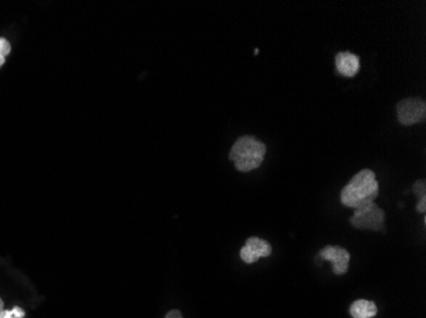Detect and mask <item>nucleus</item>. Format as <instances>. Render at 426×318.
Wrapping results in <instances>:
<instances>
[{
    "instance_id": "nucleus-1",
    "label": "nucleus",
    "mask_w": 426,
    "mask_h": 318,
    "mask_svg": "<svg viewBox=\"0 0 426 318\" xmlns=\"http://www.w3.org/2000/svg\"><path fill=\"white\" fill-rule=\"evenodd\" d=\"M379 195L377 176L371 170L356 173L341 191V202L347 208L358 209L369 205Z\"/></svg>"
},
{
    "instance_id": "nucleus-2",
    "label": "nucleus",
    "mask_w": 426,
    "mask_h": 318,
    "mask_svg": "<svg viewBox=\"0 0 426 318\" xmlns=\"http://www.w3.org/2000/svg\"><path fill=\"white\" fill-rule=\"evenodd\" d=\"M267 147L257 138L245 135L235 141L230 150L229 158L235 168L240 172H250L260 168L266 157Z\"/></svg>"
},
{
    "instance_id": "nucleus-3",
    "label": "nucleus",
    "mask_w": 426,
    "mask_h": 318,
    "mask_svg": "<svg viewBox=\"0 0 426 318\" xmlns=\"http://www.w3.org/2000/svg\"><path fill=\"white\" fill-rule=\"evenodd\" d=\"M385 213L377 204L371 202L363 208L355 209V213L350 218V223L353 228L361 231H382L384 228Z\"/></svg>"
},
{
    "instance_id": "nucleus-4",
    "label": "nucleus",
    "mask_w": 426,
    "mask_h": 318,
    "mask_svg": "<svg viewBox=\"0 0 426 318\" xmlns=\"http://www.w3.org/2000/svg\"><path fill=\"white\" fill-rule=\"evenodd\" d=\"M397 117L403 126L425 121L426 102L421 98H406L397 104Z\"/></svg>"
},
{
    "instance_id": "nucleus-5",
    "label": "nucleus",
    "mask_w": 426,
    "mask_h": 318,
    "mask_svg": "<svg viewBox=\"0 0 426 318\" xmlns=\"http://www.w3.org/2000/svg\"><path fill=\"white\" fill-rule=\"evenodd\" d=\"M319 257L329 261L334 265V273L336 275H345L348 271L350 263V253L346 248L340 246H327L321 248Z\"/></svg>"
},
{
    "instance_id": "nucleus-6",
    "label": "nucleus",
    "mask_w": 426,
    "mask_h": 318,
    "mask_svg": "<svg viewBox=\"0 0 426 318\" xmlns=\"http://www.w3.org/2000/svg\"><path fill=\"white\" fill-rule=\"evenodd\" d=\"M272 253V246L258 237L247 238L244 247L241 248V260L245 263H257L260 257H268Z\"/></svg>"
},
{
    "instance_id": "nucleus-7",
    "label": "nucleus",
    "mask_w": 426,
    "mask_h": 318,
    "mask_svg": "<svg viewBox=\"0 0 426 318\" xmlns=\"http://www.w3.org/2000/svg\"><path fill=\"white\" fill-rule=\"evenodd\" d=\"M336 69L342 77L352 78L360 72V59L352 53H339L336 55Z\"/></svg>"
},
{
    "instance_id": "nucleus-8",
    "label": "nucleus",
    "mask_w": 426,
    "mask_h": 318,
    "mask_svg": "<svg viewBox=\"0 0 426 318\" xmlns=\"http://www.w3.org/2000/svg\"><path fill=\"white\" fill-rule=\"evenodd\" d=\"M377 305L373 300H355L350 307L352 318H373L377 316Z\"/></svg>"
},
{
    "instance_id": "nucleus-9",
    "label": "nucleus",
    "mask_w": 426,
    "mask_h": 318,
    "mask_svg": "<svg viewBox=\"0 0 426 318\" xmlns=\"http://www.w3.org/2000/svg\"><path fill=\"white\" fill-rule=\"evenodd\" d=\"M412 190H414L416 196L420 199L419 202H417V205H416V212L417 213H425L426 210V187H425V181L424 180H421V181H416L415 182L414 186H412Z\"/></svg>"
},
{
    "instance_id": "nucleus-10",
    "label": "nucleus",
    "mask_w": 426,
    "mask_h": 318,
    "mask_svg": "<svg viewBox=\"0 0 426 318\" xmlns=\"http://www.w3.org/2000/svg\"><path fill=\"white\" fill-rule=\"evenodd\" d=\"M25 316V309H22L21 307H14L12 309H6L3 313V318H23Z\"/></svg>"
},
{
    "instance_id": "nucleus-11",
    "label": "nucleus",
    "mask_w": 426,
    "mask_h": 318,
    "mask_svg": "<svg viewBox=\"0 0 426 318\" xmlns=\"http://www.w3.org/2000/svg\"><path fill=\"white\" fill-rule=\"evenodd\" d=\"M11 50H12L11 43L4 37H0V56L6 57V55L11 54Z\"/></svg>"
},
{
    "instance_id": "nucleus-12",
    "label": "nucleus",
    "mask_w": 426,
    "mask_h": 318,
    "mask_svg": "<svg viewBox=\"0 0 426 318\" xmlns=\"http://www.w3.org/2000/svg\"><path fill=\"white\" fill-rule=\"evenodd\" d=\"M165 318H184L183 314L180 312L179 309H171L170 312L167 313Z\"/></svg>"
},
{
    "instance_id": "nucleus-13",
    "label": "nucleus",
    "mask_w": 426,
    "mask_h": 318,
    "mask_svg": "<svg viewBox=\"0 0 426 318\" xmlns=\"http://www.w3.org/2000/svg\"><path fill=\"white\" fill-rule=\"evenodd\" d=\"M4 311H6V309H4V302L0 298V318H3V313H4Z\"/></svg>"
},
{
    "instance_id": "nucleus-14",
    "label": "nucleus",
    "mask_w": 426,
    "mask_h": 318,
    "mask_svg": "<svg viewBox=\"0 0 426 318\" xmlns=\"http://www.w3.org/2000/svg\"><path fill=\"white\" fill-rule=\"evenodd\" d=\"M6 62V57H3V56H0V67H3V64Z\"/></svg>"
}]
</instances>
